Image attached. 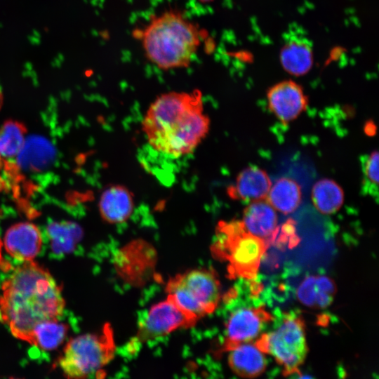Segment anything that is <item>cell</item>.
Here are the masks:
<instances>
[{
	"instance_id": "obj_14",
	"label": "cell",
	"mask_w": 379,
	"mask_h": 379,
	"mask_svg": "<svg viewBox=\"0 0 379 379\" xmlns=\"http://www.w3.org/2000/svg\"><path fill=\"white\" fill-rule=\"evenodd\" d=\"M245 230L267 241H274L279 227L275 209L265 200L252 201L244 210L241 221Z\"/></svg>"
},
{
	"instance_id": "obj_13",
	"label": "cell",
	"mask_w": 379,
	"mask_h": 379,
	"mask_svg": "<svg viewBox=\"0 0 379 379\" xmlns=\"http://www.w3.org/2000/svg\"><path fill=\"white\" fill-rule=\"evenodd\" d=\"M13 164L18 170L36 173L51 166L55 157V149L46 138L32 135L25 141L15 156Z\"/></svg>"
},
{
	"instance_id": "obj_12",
	"label": "cell",
	"mask_w": 379,
	"mask_h": 379,
	"mask_svg": "<svg viewBox=\"0 0 379 379\" xmlns=\"http://www.w3.org/2000/svg\"><path fill=\"white\" fill-rule=\"evenodd\" d=\"M7 253L20 261H29L39 253L42 237L38 227L30 222H18L12 225L4 236Z\"/></svg>"
},
{
	"instance_id": "obj_18",
	"label": "cell",
	"mask_w": 379,
	"mask_h": 379,
	"mask_svg": "<svg viewBox=\"0 0 379 379\" xmlns=\"http://www.w3.org/2000/svg\"><path fill=\"white\" fill-rule=\"evenodd\" d=\"M336 288L334 281L326 276H310L298 286V299L303 305L315 308H324L333 300Z\"/></svg>"
},
{
	"instance_id": "obj_5",
	"label": "cell",
	"mask_w": 379,
	"mask_h": 379,
	"mask_svg": "<svg viewBox=\"0 0 379 379\" xmlns=\"http://www.w3.org/2000/svg\"><path fill=\"white\" fill-rule=\"evenodd\" d=\"M114 352L113 331L107 324L99 333L81 335L69 340L58 364L69 378L98 376L113 359Z\"/></svg>"
},
{
	"instance_id": "obj_17",
	"label": "cell",
	"mask_w": 379,
	"mask_h": 379,
	"mask_svg": "<svg viewBox=\"0 0 379 379\" xmlns=\"http://www.w3.org/2000/svg\"><path fill=\"white\" fill-rule=\"evenodd\" d=\"M228 352V364L232 371L241 377L255 378L266 368L264 352L255 343H242Z\"/></svg>"
},
{
	"instance_id": "obj_19",
	"label": "cell",
	"mask_w": 379,
	"mask_h": 379,
	"mask_svg": "<svg viewBox=\"0 0 379 379\" xmlns=\"http://www.w3.org/2000/svg\"><path fill=\"white\" fill-rule=\"evenodd\" d=\"M266 199L275 210L288 214L299 206L301 201V189L294 180L281 178L271 186Z\"/></svg>"
},
{
	"instance_id": "obj_22",
	"label": "cell",
	"mask_w": 379,
	"mask_h": 379,
	"mask_svg": "<svg viewBox=\"0 0 379 379\" xmlns=\"http://www.w3.org/2000/svg\"><path fill=\"white\" fill-rule=\"evenodd\" d=\"M58 320H47L36 324L29 343L46 351L57 348L65 340L68 330V326Z\"/></svg>"
},
{
	"instance_id": "obj_4",
	"label": "cell",
	"mask_w": 379,
	"mask_h": 379,
	"mask_svg": "<svg viewBox=\"0 0 379 379\" xmlns=\"http://www.w3.org/2000/svg\"><path fill=\"white\" fill-rule=\"evenodd\" d=\"M269 244L248 232L241 221H221L212 249L217 258L228 262L231 277H255Z\"/></svg>"
},
{
	"instance_id": "obj_7",
	"label": "cell",
	"mask_w": 379,
	"mask_h": 379,
	"mask_svg": "<svg viewBox=\"0 0 379 379\" xmlns=\"http://www.w3.org/2000/svg\"><path fill=\"white\" fill-rule=\"evenodd\" d=\"M255 343L274 357L285 375L298 373L308 350L304 321L293 314H286L274 331L262 334Z\"/></svg>"
},
{
	"instance_id": "obj_2",
	"label": "cell",
	"mask_w": 379,
	"mask_h": 379,
	"mask_svg": "<svg viewBox=\"0 0 379 379\" xmlns=\"http://www.w3.org/2000/svg\"><path fill=\"white\" fill-rule=\"evenodd\" d=\"M209 127L199 90L161 94L150 105L142 121L149 147L173 159L192 153Z\"/></svg>"
},
{
	"instance_id": "obj_21",
	"label": "cell",
	"mask_w": 379,
	"mask_h": 379,
	"mask_svg": "<svg viewBox=\"0 0 379 379\" xmlns=\"http://www.w3.org/2000/svg\"><path fill=\"white\" fill-rule=\"evenodd\" d=\"M312 199L317 209L324 214L338 211L343 204L344 193L333 180L322 179L312 187Z\"/></svg>"
},
{
	"instance_id": "obj_27",
	"label": "cell",
	"mask_w": 379,
	"mask_h": 379,
	"mask_svg": "<svg viewBox=\"0 0 379 379\" xmlns=\"http://www.w3.org/2000/svg\"><path fill=\"white\" fill-rule=\"evenodd\" d=\"M199 2L203 4L210 3L213 1V0H198Z\"/></svg>"
},
{
	"instance_id": "obj_10",
	"label": "cell",
	"mask_w": 379,
	"mask_h": 379,
	"mask_svg": "<svg viewBox=\"0 0 379 379\" xmlns=\"http://www.w3.org/2000/svg\"><path fill=\"white\" fill-rule=\"evenodd\" d=\"M284 36L279 52V61L283 69L295 77L306 74L312 69L314 62L312 41L296 25L290 27Z\"/></svg>"
},
{
	"instance_id": "obj_1",
	"label": "cell",
	"mask_w": 379,
	"mask_h": 379,
	"mask_svg": "<svg viewBox=\"0 0 379 379\" xmlns=\"http://www.w3.org/2000/svg\"><path fill=\"white\" fill-rule=\"evenodd\" d=\"M65 301L51 274L33 260L18 266L2 285L0 317L17 338L29 342L34 327L59 319Z\"/></svg>"
},
{
	"instance_id": "obj_8",
	"label": "cell",
	"mask_w": 379,
	"mask_h": 379,
	"mask_svg": "<svg viewBox=\"0 0 379 379\" xmlns=\"http://www.w3.org/2000/svg\"><path fill=\"white\" fill-rule=\"evenodd\" d=\"M198 319L167 296L150 307L140 324L138 340L145 342L165 336L180 328L193 326Z\"/></svg>"
},
{
	"instance_id": "obj_9",
	"label": "cell",
	"mask_w": 379,
	"mask_h": 379,
	"mask_svg": "<svg viewBox=\"0 0 379 379\" xmlns=\"http://www.w3.org/2000/svg\"><path fill=\"white\" fill-rule=\"evenodd\" d=\"M272 320L265 306H245L233 311L226 324L223 350L229 351L237 345L250 343Z\"/></svg>"
},
{
	"instance_id": "obj_20",
	"label": "cell",
	"mask_w": 379,
	"mask_h": 379,
	"mask_svg": "<svg viewBox=\"0 0 379 379\" xmlns=\"http://www.w3.org/2000/svg\"><path fill=\"white\" fill-rule=\"evenodd\" d=\"M47 234L51 248L55 254L69 253L74 250L81 239L80 226L72 222H53L47 227Z\"/></svg>"
},
{
	"instance_id": "obj_15",
	"label": "cell",
	"mask_w": 379,
	"mask_h": 379,
	"mask_svg": "<svg viewBox=\"0 0 379 379\" xmlns=\"http://www.w3.org/2000/svg\"><path fill=\"white\" fill-rule=\"evenodd\" d=\"M271 186V180L265 171L250 166L239 173L235 184L228 187L227 193L232 199L244 201L264 200Z\"/></svg>"
},
{
	"instance_id": "obj_25",
	"label": "cell",
	"mask_w": 379,
	"mask_h": 379,
	"mask_svg": "<svg viewBox=\"0 0 379 379\" xmlns=\"http://www.w3.org/2000/svg\"><path fill=\"white\" fill-rule=\"evenodd\" d=\"M375 126L372 121H368L365 125L364 131L368 135H373L375 133Z\"/></svg>"
},
{
	"instance_id": "obj_24",
	"label": "cell",
	"mask_w": 379,
	"mask_h": 379,
	"mask_svg": "<svg viewBox=\"0 0 379 379\" xmlns=\"http://www.w3.org/2000/svg\"><path fill=\"white\" fill-rule=\"evenodd\" d=\"M362 191L375 200L378 198V152L373 151L361 158Z\"/></svg>"
},
{
	"instance_id": "obj_16",
	"label": "cell",
	"mask_w": 379,
	"mask_h": 379,
	"mask_svg": "<svg viewBox=\"0 0 379 379\" xmlns=\"http://www.w3.org/2000/svg\"><path fill=\"white\" fill-rule=\"evenodd\" d=\"M134 200L128 188L114 185L105 189L100 196L99 211L102 218L109 223H121L132 214Z\"/></svg>"
},
{
	"instance_id": "obj_11",
	"label": "cell",
	"mask_w": 379,
	"mask_h": 379,
	"mask_svg": "<svg viewBox=\"0 0 379 379\" xmlns=\"http://www.w3.org/2000/svg\"><path fill=\"white\" fill-rule=\"evenodd\" d=\"M267 98L270 109L283 123L296 119L308 103L300 85L290 79L272 86L267 91Z\"/></svg>"
},
{
	"instance_id": "obj_3",
	"label": "cell",
	"mask_w": 379,
	"mask_h": 379,
	"mask_svg": "<svg viewBox=\"0 0 379 379\" xmlns=\"http://www.w3.org/2000/svg\"><path fill=\"white\" fill-rule=\"evenodd\" d=\"M145 55L162 70L190 65L201 44L197 26L175 11H167L150 20L141 32Z\"/></svg>"
},
{
	"instance_id": "obj_23",
	"label": "cell",
	"mask_w": 379,
	"mask_h": 379,
	"mask_svg": "<svg viewBox=\"0 0 379 379\" xmlns=\"http://www.w3.org/2000/svg\"><path fill=\"white\" fill-rule=\"evenodd\" d=\"M26 128L20 122L8 120L0 128V156L15 157L25 141Z\"/></svg>"
},
{
	"instance_id": "obj_28",
	"label": "cell",
	"mask_w": 379,
	"mask_h": 379,
	"mask_svg": "<svg viewBox=\"0 0 379 379\" xmlns=\"http://www.w3.org/2000/svg\"><path fill=\"white\" fill-rule=\"evenodd\" d=\"M2 103H3V96H2L1 92L0 91V109L1 107Z\"/></svg>"
},
{
	"instance_id": "obj_6",
	"label": "cell",
	"mask_w": 379,
	"mask_h": 379,
	"mask_svg": "<svg viewBox=\"0 0 379 379\" xmlns=\"http://www.w3.org/2000/svg\"><path fill=\"white\" fill-rule=\"evenodd\" d=\"M168 296L197 319L216 309L221 299L220 281L211 270L197 269L170 279Z\"/></svg>"
},
{
	"instance_id": "obj_26",
	"label": "cell",
	"mask_w": 379,
	"mask_h": 379,
	"mask_svg": "<svg viewBox=\"0 0 379 379\" xmlns=\"http://www.w3.org/2000/svg\"><path fill=\"white\" fill-rule=\"evenodd\" d=\"M5 183L3 181V179L0 177V191L4 187Z\"/></svg>"
}]
</instances>
